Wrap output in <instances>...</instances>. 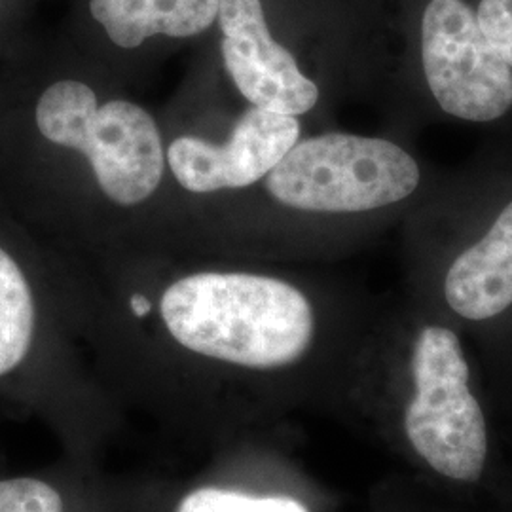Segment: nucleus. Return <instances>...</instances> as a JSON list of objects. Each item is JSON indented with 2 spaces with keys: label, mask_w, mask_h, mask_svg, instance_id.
<instances>
[{
  "label": "nucleus",
  "mask_w": 512,
  "mask_h": 512,
  "mask_svg": "<svg viewBox=\"0 0 512 512\" xmlns=\"http://www.w3.org/2000/svg\"><path fill=\"white\" fill-rule=\"evenodd\" d=\"M162 317L184 348L256 370L296 363L315 330L304 294L255 274L205 272L179 279L162 296Z\"/></svg>",
  "instance_id": "f257e3e1"
},
{
  "label": "nucleus",
  "mask_w": 512,
  "mask_h": 512,
  "mask_svg": "<svg viewBox=\"0 0 512 512\" xmlns=\"http://www.w3.org/2000/svg\"><path fill=\"white\" fill-rule=\"evenodd\" d=\"M38 131L88 156L101 190L118 205H137L164 177L162 135L147 110L124 99L97 107L90 86L61 80L40 95Z\"/></svg>",
  "instance_id": "f03ea898"
},
{
  "label": "nucleus",
  "mask_w": 512,
  "mask_h": 512,
  "mask_svg": "<svg viewBox=\"0 0 512 512\" xmlns=\"http://www.w3.org/2000/svg\"><path fill=\"white\" fill-rule=\"evenodd\" d=\"M420 179L418 162L391 141L325 133L296 143L266 186L298 211L363 213L403 202Z\"/></svg>",
  "instance_id": "7ed1b4c3"
},
{
  "label": "nucleus",
  "mask_w": 512,
  "mask_h": 512,
  "mask_svg": "<svg viewBox=\"0 0 512 512\" xmlns=\"http://www.w3.org/2000/svg\"><path fill=\"white\" fill-rule=\"evenodd\" d=\"M412 376L416 393L404 414L410 444L440 475L476 482L486 463L488 433L469 389V365L458 336L444 327L421 330Z\"/></svg>",
  "instance_id": "20e7f679"
},
{
  "label": "nucleus",
  "mask_w": 512,
  "mask_h": 512,
  "mask_svg": "<svg viewBox=\"0 0 512 512\" xmlns=\"http://www.w3.org/2000/svg\"><path fill=\"white\" fill-rule=\"evenodd\" d=\"M421 63L440 109L492 122L512 107V69L484 38L465 0H429L421 18Z\"/></svg>",
  "instance_id": "39448f33"
},
{
  "label": "nucleus",
  "mask_w": 512,
  "mask_h": 512,
  "mask_svg": "<svg viewBox=\"0 0 512 512\" xmlns=\"http://www.w3.org/2000/svg\"><path fill=\"white\" fill-rule=\"evenodd\" d=\"M296 116L247 110L224 145L198 137H179L167 148V162L179 184L196 194L245 188L268 177L298 143Z\"/></svg>",
  "instance_id": "423d86ee"
},
{
  "label": "nucleus",
  "mask_w": 512,
  "mask_h": 512,
  "mask_svg": "<svg viewBox=\"0 0 512 512\" xmlns=\"http://www.w3.org/2000/svg\"><path fill=\"white\" fill-rule=\"evenodd\" d=\"M219 23L226 71L253 107L300 116L317 105L315 82L270 35L260 0H220Z\"/></svg>",
  "instance_id": "0eeeda50"
},
{
  "label": "nucleus",
  "mask_w": 512,
  "mask_h": 512,
  "mask_svg": "<svg viewBox=\"0 0 512 512\" xmlns=\"http://www.w3.org/2000/svg\"><path fill=\"white\" fill-rule=\"evenodd\" d=\"M444 296L469 321H484L512 306V202L486 236L452 262Z\"/></svg>",
  "instance_id": "6e6552de"
},
{
  "label": "nucleus",
  "mask_w": 512,
  "mask_h": 512,
  "mask_svg": "<svg viewBox=\"0 0 512 512\" xmlns=\"http://www.w3.org/2000/svg\"><path fill=\"white\" fill-rule=\"evenodd\" d=\"M220 0H92L90 10L110 40L137 48L154 35L194 37L219 18Z\"/></svg>",
  "instance_id": "1a4fd4ad"
},
{
  "label": "nucleus",
  "mask_w": 512,
  "mask_h": 512,
  "mask_svg": "<svg viewBox=\"0 0 512 512\" xmlns=\"http://www.w3.org/2000/svg\"><path fill=\"white\" fill-rule=\"evenodd\" d=\"M35 330L33 294L25 275L0 249V376L25 359Z\"/></svg>",
  "instance_id": "9d476101"
},
{
  "label": "nucleus",
  "mask_w": 512,
  "mask_h": 512,
  "mask_svg": "<svg viewBox=\"0 0 512 512\" xmlns=\"http://www.w3.org/2000/svg\"><path fill=\"white\" fill-rule=\"evenodd\" d=\"M177 512H310L306 505L281 495H249L224 488H200L184 497Z\"/></svg>",
  "instance_id": "9b49d317"
},
{
  "label": "nucleus",
  "mask_w": 512,
  "mask_h": 512,
  "mask_svg": "<svg viewBox=\"0 0 512 512\" xmlns=\"http://www.w3.org/2000/svg\"><path fill=\"white\" fill-rule=\"evenodd\" d=\"M0 512H63V499L57 490L42 480H2Z\"/></svg>",
  "instance_id": "f8f14e48"
},
{
  "label": "nucleus",
  "mask_w": 512,
  "mask_h": 512,
  "mask_svg": "<svg viewBox=\"0 0 512 512\" xmlns=\"http://www.w3.org/2000/svg\"><path fill=\"white\" fill-rule=\"evenodd\" d=\"M475 12L482 35L512 69V0H480Z\"/></svg>",
  "instance_id": "ddd939ff"
},
{
  "label": "nucleus",
  "mask_w": 512,
  "mask_h": 512,
  "mask_svg": "<svg viewBox=\"0 0 512 512\" xmlns=\"http://www.w3.org/2000/svg\"><path fill=\"white\" fill-rule=\"evenodd\" d=\"M129 306H131V310H133L137 317H147L150 310H152L150 300H148L147 296H143V294H133Z\"/></svg>",
  "instance_id": "4468645a"
}]
</instances>
